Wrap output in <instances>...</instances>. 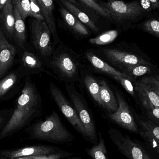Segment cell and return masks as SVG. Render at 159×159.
Listing matches in <instances>:
<instances>
[{
	"label": "cell",
	"instance_id": "obj_8",
	"mask_svg": "<svg viewBox=\"0 0 159 159\" xmlns=\"http://www.w3.org/2000/svg\"><path fill=\"white\" fill-rule=\"evenodd\" d=\"M49 91L51 97L63 115L75 129L85 140H87V135L84 127L72 104L64 96L60 89L52 82L49 84Z\"/></svg>",
	"mask_w": 159,
	"mask_h": 159
},
{
	"label": "cell",
	"instance_id": "obj_25",
	"mask_svg": "<svg viewBox=\"0 0 159 159\" xmlns=\"http://www.w3.org/2000/svg\"><path fill=\"white\" fill-rule=\"evenodd\" d=\"M140 133L143 139L153 140L159 143V127L152 120L139 121Z\"/></svg>",
	"mask_w": 159,
	"mask_h": 159
},
{
	"label": "cell",
	"instance_id": "obj_17",
	"mask_svg": "<svg viewBox=\"0 0 159 159\" xmlns=\"http://www.w3.org/2000/svg\"><path fill=\"white\" fill-rule=\"evenodd\" d=\"M43 18L44 21L46 22L50 32L53 40V45H57L61 40L59 37L56 23L54 10L55 4L52 0H36Z\"/></svg>",
	"mask_w": 159,
	"mask_h": 159
},
{
	"label": "cell",
	"instance_id": "obj_39",
	"mask_svg": "<svg viewBox=\"0 0 159 159\" xmlns=\"http://www.w3.org/2000/svg\"><path fill=\"white\" fill-rule=\"evenodd\" d=\"M0 159H5V158H0Z\"/></svg>",
	"mask_w": 159,
	"mask_h": 159
},
{
	"label": "cell",
	"instance_id": "obj_33",
	"mask_svg": "<svg viewBox=\"0 0 159 159\" xmlns=\"http://www.w3.org/2000/svg\"><path fill=\"white\" fill-rule=\"evenodd\" d=\"M141 6L149 14L159 12V0H140Z\"/></svg>",
	"mask_w": 159,
	"mask_h": 159
},
{
	"label": "cell",
	"instance_id": "obj_1",
	"mask_svg": "<svg viewBox=\"0 0 159 159\" xmlns=\"http://www.w3.org/2000/svg\"><path fill=\"white\" fill-rule=\"evenodd\" d=\"M44 62L46 67L52 71L53 77L65 84L74 85L80 82L85 71L81 54L76 53L61 41L51 57Z\"/></svg>",
	"mask_w": 159,
	"mask_h": 159
},
{
	"label": "cell",
	"instance_id": "obj_12",
	"mask_svg": "<svg viewBox=\"0 0 159 159\" xmlns=\"http://www.w3.org/2000/svg\"><path fill=\"white\" fill-rule=\"evenodd\" d=\"M64 152L62 149L51 146H32L16 149H0V158L12 159L31 156H49Z\"/></svg>",
	"mask_w": 159,
	"mask_h": 159
},
{
	"label": "cell",
	"instance_id": "obj_24",
	"mask_svg": "<svg viewBox=\"0 0 159 159\" xmlns=\"http://www.w3.org/2000/svg\"><path fill=\"white\" fill-rule=\"evenodd\" d=\"M13 9L15 18L14 40L19 46L24 49L26 42V30L25 23L16 7L13 6Z\"/></svg>",
	"mask_w": 159,
	"mask_h": 159
},
{
	"label": "cell",
	"instance_id": "obj_2",
	"mask_svg": "<svg viewBox=\"0 0 159 159\" xmlns=\"http://www.w3.org/2000/svg\"><path fill=\"white\" fill-rule=\"evenodd\" d=\"M107 63L122 70L138 64H152L149 57L135 44L121 42L99 49Z\"/></svg>",
	"mask_w": 159,
	"mask_h": 159
},
{
	"label": "cell",
	"instance_id": "obj_11",
	"mask_svg": "<svg viewBox=\"0 0 159 159\" xmlns=\"http://www.w3.org/2000/svg\"><path fill=\"white\" fill-rule=\"evenodd\" d=\"M81 56L85 67H87L88 70L91 72L106 76L113 79L117 77H124L130 78L134 83L136 82V80L130 78L109 65L90 49L86 50L83 54H81Z\"/></svg>",
	"mask_w": 159,
	"mask_h": 159
},
{
	"label": "cell",
	"instance_id": "obj_20",
	"mask_svg": "<svg viewBox=\"0 0 159 159\" xmlns=\"http://www.w3.org/2000/svg\"><path fill=\"white\" fill-rule=\"evenodd\" d=\"M130 78L137 80L144 77L155 76L159 73L157 64H138L129 66L121 71Z\"/></svg>",
	"mask_w": 159,
	"mask_h": 159
},
{
	"label": "cell",
	"instance_id": "obj_10",
	"mask_svg": "<svg viewBox=\"0 0 159 159\" xmlns=\"http://www.w3.org/2000/svg\"><path fill=\"white\" fill-rule=\"evenodd\" d=\"M134 90L141 105L148 104L159 108V80L154 76L136 80Z\"/></svg>",
	"mask_w": 159,
	"mask_h": 159
},
{
	"label": "cell",
	"instance_id": "obj_7",
	"mask_svg": "<svg viewBox=\"0 0 159 159\" xmlns=\"http://www.w3.org/2000/svg\"><path fill=\"white\" fill-rule=\"evenodd\" d=\"M108 134L119 152L128 159H152L144 148L129 136L115 129H110Z\"/></svg>",
	"mask_w": 159,
	"mask_h": 159
},
{
	"label": "cell",
	"instance_id": "obj_4",
	"mask_svg": "<svg viewBox=\"0 0 159 159\" xmlns=\"http://www.w3.org/2000/svg\"><path fill=\"white\" fill-rule=\"evenodd\" d=\"M102 4L110 15L111 22L123 31L136 28L149 14L141 6L139 1L125 2L112 0Z\"/></svg>",
	"mask_w": 159,
	"mask_h": 159
},
{
	"label": "cell",
	"instance_id": "obj_9",
	"mask_svg": "<svg viewBox=\"0 0 159 159\" xmlns=\"http://www.w3.org/2000/svg\"><path fill=\"white\" fill-rule=\"evenodd\" d=\"M115 95L119 104L117 111L108 115V118L124 129L134 133H140L130 106L120 91L116 90Z\"/></svg>",
	"mask_w": 159,
	"mask_h": 159
},
{
	"label": "cell",
	"instance_id": "obj_21",
	"mask_svg": "<svg viewBox=\"0 0 159 159\" xmlns=\"http://www.w3.org/2000/svg\"><path fill=\"white\" fill-rule=\"evenodd\" d=\"M22 77L18 70H16L0 80V101L9 98L10 93L15 90V87L17 86Z\"/></svg>",
	"mask_w": 159,
	"mask_h": 159
},
{
	"label": "cell",
	"instance_id": "obj_26",
	"mask_svg": "<svg viewBox=\"0 0 159 159\" xmlns=\"http://www.w3.org/2000/svg\"><path fill=\"white\" fill-rule=\"evenodd\" d=\"M84 71L82 72L81 79H83L85 87L93 100L101 105L99 83L90 74L85 73Z\"/></svg>",
	"mask_w": 159,
	"mask_h": 159
},
{
	"label": "cell",
	"instance_id": "obj_31",
	"mask_svg": "<svg viewBox=\"0 0 159 159\" xmlns=\"http://www.w3.org/2000/svg\"><path fill=\"white\" fill-rule=\"evenodd\" d=\"M74 155V154L73 153L64 151L63 153L49 155V156H31V157H23L12 159H62L70 157ZM5 159H8L5 158Z\"/></svg>",
	"mask_w": 159,
	"mask_h": 159
},
{
	"label": "cell",
	"instance_id": "obj_22",
	"mask_svg": "<svg viewBox=\"0 0 159 159\" xmlns=\"http://www.w3.org/2000/svg\"><path fill=\"white\" fill-rule=\"evenodd\" d=\"M59 2L65 8L92 31L94 33H98L100 31V29L95 22H93L90 17L79 7L73 4L68 0H60Z\"/></svg>",
	"mask_w": 159,
	"mask_h": 159
},
{
	"label": "cell",
	"instance_id": "obj_6",
	"mask_svg": "<svg viewBox=\"0 0 159 159\" xmlns=\"http://www.w3.org/2000/svg\"><path fill=\"white\" fill-rule=\"evenodd\" d=\"M30 42L37 55L43 60L52 56L55 47L51 40V33L44 21L36 19L29 20Z\"/></svg>",
	"mask_w": 159,
	"mask_h": 159
},
{
	"label": "cell",
	"instance_id": "obj_36",
	"mask_svg": "<svg viewBox=\"0 0 159 159\" xmlns=\"http://www.w3.org/2000/svg\"><path fill=\"white\" fill-rule=\"evenodd\" d=\"M147 140L148 142L150 143L152 147L157 151V153L159 155V143L153 141V140H149V139H145Z\"/></svg>",
	"mask_w": 159,
	"mask_h": 159
},
{
	"label": "cell",
	"instance_id": "obj_19",
	"mask_svg": "<svg viewBox=\"0 0 159 159\" xmlns=\"http://www.w3.org/2000/svg\"><path fill=\"white\" fill-rule=\"evenodd\" d=\"M15 23L12 0H9L0 13V24L5 35L9 40L14 38Z\"/></svg>",
	"mask_w": 159,
	"mask_h": 159
},
{
	"label": "cell",
	"instance_id": "obj_14",
	"mask_svg": "<svg viewBox=\"0 0 159 159\" xmlns=\"http://www.w3.org/2000/svg\"><path fill=\"white\" fill-rule=\"evenodd\" d=\"M45 67L43 60L37 54L26 50L22 54L20 67L18 70L22 77L30 76L40 72L46 73L53 76Z\"/></svg>",
	"mask_w": 159,
	"mask_h": 159
},
{
	"label": "cell",
	"instance_id": "obj_3",
	"mask_svg": "<svg viewBox=\"0 0 159 159\" xmlns=\"http://www.w3.org/2000/svg\"><path fill=\"white\" fill-rule=\"evenodd\" d=\"M30 139L53 143L72 142L73 135L63 125L58 114L54 111L50 115L29 126L25 130Z\"/></svg>",
	"mask_w": 159,
	"mask_h": 159
},
{
	"label": "cell",
	"instance_id": "obj_37",
	"mask_svg": "<svg viewBox=\"0 0 159 159\" xmlns=\"http://www.w3.org/2000/svg\"><path fill=\"white\" fill-rule=\"evenodd\" d=\"M9 2V0H0V13L5 6Z\"/></svg>",
	"mask_w": 159,
	"mask_h": 159
},
{
	"label": "cell",
	"instance_id": "obj_38",
	"mask_svg": "<svg viewBox=\"0 0 159 159\" xmlns=\"http://www.w3.org/2000/svg\"><path fill=\"white\" fill-rule=\"evenodd\" d=\"M157 79H158L159 80V73L158 74L154 76Z\"/></svg>",
	"mask_w": 159,
	"mask_h": 159
},
{
	"label": "cell",
	"instance_id": "obj_28",
	"mask_svg": "<svg viewBox=\"0 0 159 159\" xmlns=\"http://www.w3.org/2000/svg\"><path fill=\"white\" fill-rule=\"evenodd\" d=\"M118 35L117 30H111L106 32L95 38L89 40V43L93 45H105L113 42Z\"/></svg>",
	"mask_w": 159,
	"mask_h": 159
},
{
	"label": "cell",
	"instance_id": "obj_30",
	"mask_svg": "<svg viewBox=\"0 0 159 159\" xmlns=\"http://www.w3.org/2000/svg\"><path fill=\"white\" fill-rule=\"evenodd\" d=\"M114 80L120 84L136 102L138 101V98L134 90V83L130 78L124 77L119 76L116 77Z\"/></svg>",
	"mask_w": 159,
	"mask_h": 159
},
{
	"label": "cell",
	"instance_id": "obj_23",
	"mask_svg": "<svg viewBox=\"0 0 159 159\" xmlns=\"http://www.w3.org/2000/svg\"><path fill=\"white\" fill-rule=\"evenodd\" d=\"M144 20L140 22L136 28L159 39V14L155 12L148 14Z\"/></svg>",
	"mask_w": 159,
	"mask_h": 159
},
{
	"label": "cell",
	"instance_id": "obj_35",
	"mask_svg": "<svg viewBox=\"0 0 159 159\" xmlns=\"http://www.w3.org/2000/svg\"><path fill=\"white\" fill-rule=\"evenodd\" d=\"M32 17L39 20L44 21L40 7L36 0H30Z\"/></svg>",
	"mask_w": 159,
	"mask_h": 159
},
{
	"label": "cell",
	"instance_id": "obj_29",
	"mask_svg": "<svg viewBox=\"0 0 159 159\" xmlns=\"http://www.w3.org/2000/svg\"><path fill=\"white\" fill-rule=\"evenodd\" d=\"M12 3L16 7L24 21L27 17H32L30 0H12Z\"/></svg>",
	"mask_w": 159,
	"mask_h": 159
},
{
	"label": "cell",
	"instance_id": "obj_13",
	"mask_svg": "<svg viewBox=\"0 0 159 159\" xmlns=\"http://www.w3.org/2000/svg\"><path fill=\"white\" fill-rule=\"evenodd\" d=\"M16 54V48L8 42L0 24V80L12 68Z\"/></svg>",
	"mask_w": 159,
	"mask_h": 159
},
{
	"label": "cell",
	"instance_id": "obj_18",
	"mask_svg": "<svg viewBox=\"0 0 159 159\" xmlns=\"http://www.w3.org/2000/svg\"><path fill=\"white\" fill-rule=\"evenodd\" d=\"M99 85L101 106L109 114L116 112L119 108L118 102L108 83L105 80H101Z\"/></svg>",
	"mask_w": 159,
	"mask_h": 159
},
{
	"label": "cell",
	"instance_id": "obj_32",
	"mask_svg": "<svg viewBox=\"0 0 159 159\" xmlns=\"http://www.w3.org/2000/svg\"><path fill=\"white\" fill-rule=\"evenodd\" d=\"M142 105L151 120L158 126H159V108L148 104H142Z\"/></svg>",
	"mask_w": 159,
	"mask_h": 159
},
{
	"label": "cell",
	"instance_id": "obj_16",
	"mask_svg": "<svg viewBox=\"0 0 159 159\" xmlns=\"http://www.w3.org/2000/svg\"><path fill=\"white\" fill-rule=\"evenodd\" d=\"M59 11L65 27L76 39H81L90 35L88 28L61 5Z\"/></svg>",
	"mask_w": 159,
	"mask_h": 159
},
{
	"label": "cell",
	"instance_id": "obj_27",
	"mask_svg": "<svg viewBox=\"0 0 159 159\" xmlns=\"http://www.w3.org/2000/svg\"><path fill=\"white\" fill-rule=\"evenodd\" d=\"M99 143L91 148H86V153L92 159H108L107 149L102 135L100 131H98Z\"/></svg>",
	"mask_w": 159,
	"mask_h": 159
},
{
	"label": "cell",
	"instance_id": "obj_34",
	"mask_svg": "<svg viewBox=\"0 0 159 159\" xmlns=\"http://www.w3.org/2000/svg\"><path fill=\"white\" fill-rule=\"evenodd\" d=\"M14 109H2L0 110V132L5 128L9 121Z\"/></svg>",
	"mask_w": 159,
	"mask_h": 159
},
{
	"label": "cell",
	"instance_id": "obj_5",
	"mask_svg": "<svg viewBox=\"0 0 159 159\" xmlns=\"http://www.w3.org/2000/svg\"><path fill=\"white\" fill-rule=\"evenodd\" d=\"M69 98L74 106L80 119L84 127L87 135V141L93 145L99 143L95 120L88 103L82 94L79 93L72 84H65Z\"/></svg>",
	"mask_w": 159,
	"mask_h": 159
},
{
	"label": "cell",
	"instance_id": "obj_15",
	"mask_svg": "<svg viewBox=\"0 0 159 159\" xmlns=\"http://www.w3.org/2000/svg\"><path fill=\"white\" fill-rule=\"evenodd\" d=\"M42 101L35 84L32 81L30 76L26 77L21 94L17 99L16 102L31 108L41 110Z\"/></svg>",
	"mask_w": 159,
	"mask_h": 159
}]
</instances>
